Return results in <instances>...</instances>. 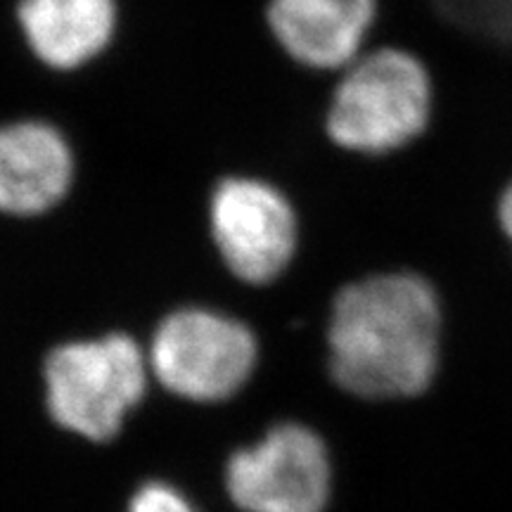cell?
Segmentation results:
<instances>
[{"label":"cell","mask_w":512,"mask_h":512,"mask_svg":"<svg viewBox=\"0 0 512 512\" xmlns=\"http://www.w3.org/2000/svg\"><path fill=\"white\" fill-rule=\"evenodd\" d=\"M439 354V294L415 268H375L332 294L325 370L342 394L366 403L418 399L434 384Z\"/></svg>","instance_id":"6da1fadb"},{"label":"cell","mask_w":512,"mask_h":512,"mask_svg":"<svg viewBox=\"0 0 512 512\" xmlns=\"http://www.w3.org/2000/svg\"><path fill=\"white\" fill-rule=\"evenodd\" d=\"M437 83L425 57L375 41L332 76L323 136L351 162H384L413 150L432 128Z\"/></svg>","instance_id":"7a4b0ae2"},{"label":"cell","mask_w":512,"mask_h":512,"mask_svg":"<svg viewBox=\"0 0 512 512\" xmlns=\"http://www.w3.org/2000/svg\"><path fill=\"white\" fill-rule=\"evenodd\" d=\"M43 408L67 437L112 444L155 394L145 342L128 330L69 337L41 363Z\"/></svg>","instance_id":"3957f363"},{"label":"cell","mask_w":512,"mask_h":512,"mask_svg":"<svg viewBox=\"0 0 512 512\" xmlns=\"http://www.w3.org/2000/svg\"><path fill=\"white\" fill-rule=\"evenodd\" d=\"M145 349L157 392L200 408L245 394L264 356L247 318L209 302H183L162 313Z\"/></svg>","instance_id":"277c9868"},{"label":"cell","mask_w":512,"mask_h":512,"mask_svg":"<svg viewBox=\"0 0 512 512\" xmlns=\"http://www.w3.org/2000/svg\"><path fill=\"white\" fill-rule=\"evenodd\" d=\"M202 204L211 252L242 287H273L304 252L302 204L271 176L226 171L211 181Z\"/></svg>","instance_id":"5b68a950"},{"label":"cell","mask_w":512,"mask_h":512,"mask_svg":"<svg viewBox=\"0 0 512 512\" xmlns=\"http://www.w3.org/2000/svg\"><path fill=\"white\" fill-rule=\"evenodd\" d=\"M335 489L328 437L299 418L271 422L223 463V494L235 512H328Z\"/></svg>","instance_id":"8992f818"},{"label":"cell","mask_w":512,"mask_h":512,"mask_svg":"<svg viewBox=\"0 0 512 512\" xmlns=\"http://www.w3.org/2000/svg\"><path fill=\"white\" fill-rule=\"evenodd\" d=\"M79 152L69 133L48 117L0 121V221L41 223L74 202Z\"/></svg>","instance_id":"52a82bcc"},{"label":"cell","mask_w":512,"mask_h":512,"mask_svg":"<svg viewBox=\"0 0 512 512\" xmlns=\"http://www.w3.org/2000/svg\"><path fill=\"white\" fill-rule=\"evenodd\" d=\"M384 0H266L275 48L299 69L335 76L373 46Z\"/></svg>","instance_id":"ba28073f"},{"label":"cell","mask_w":512,"mask_h":512,"mask_svg":"<svg viewBox=\"0 0 512 512\" xmlns=\"http://www.w3.org/2000/svg\"><path fill=\"white\" fill-rule=\"evenodd\" d=\"M15 24L27 53L53 74H76L119 38V0H17Z\"/></svg>","instance_id":"9c48e42d"},{"label":"cell","mask_w":512,"mask_h":512,"mask_svg":"<svg viewBox=\"0 0 512 512\" xmlns=\"http://www.w3.org/2000/svg\"><path fill=\"white\" fill-rule=\"evenodd\" d=\"M121 512H207V508L174 479L147 477L128 494Z\"/></svg>","instance_id":"30bf717a"},{"label":"cell","mask_w":512,"mask_h":512,"mask_svg":"<svg viewBox=\"0 0 512 512\" xmlns=\"http://www.w3.org/2000/svg\"><path fill=\"white\" fill-rule=\"evenodd\" d=\"M496 223L498 228H501L505 242H508L512 249V178L496 200Z\"/></svg>","instance_id":"8fae6325"}]
</instances>
